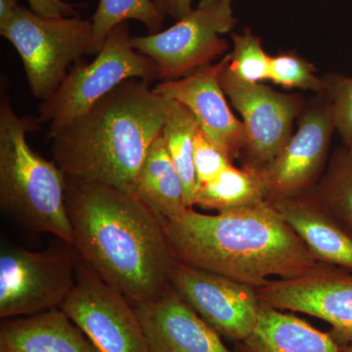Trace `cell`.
<instances>
[{"label":"cell","instance_id":"obj_1","mask_svg":"<svg viewBox=\"0 0 352 352\" xmlns=\"http://www.w3.org/2000/svg\"><path fill=\"white\" fill-rule=\"evenodd\" d=\"M66 208L80 259L135 307L170 286L175 258L163 217L122 190L67 176Z\"/></svg>","mask_w":352,"mask_h":352},{"label":"cell","instance_id":"obj_2","mask_svg":"<svg viewBox=\"0 0 352 352\" xmlns=\"http://www.w3.org/2000/svg\"><path fill=\"white\" fill-rule=\"evenodd\" d=\"M164 220L176 261L254 288L319 263L268 201L217 214L187 208Z\"/></svg>","mask_w":352,"mask_h":352},{"label":"cell","instance_id":"obj_3","mask_svg":"<svg viewBox=\"0 0 352 352\" xmlns=\"http://www.w3.org/2000/svg\"><path fill=\"white\" fill-rule=\"evenodd\" d=\"M168 98L150 82L131 78L50 136L53 162L69 177L133 194L154 141L162 134Z\"/></svg>","mask_w":352,"mask_h":352},{"label":"cell","instance_id":"obj_4","mask_svg":"<svg viewBox=\"0 0 352 352\" xmlns=\"http://www.w3.org/2000/svg\"><path fill=\"white\" fill-rule=\"evenodd\" d=\"M39 124L38 118L20 117L8 97L1 94L0 206L28 228L74 245L65 199L67 176L27 141V134Z\"/></svg>","mask_w":352,"mask_h":352},{"label":"cell","instance_id":"obj_5","mask_svg":"<svg viewBox=\"0 0 352 352\" xmlns=\"http://www.w3.org/2000/svg\"><path fill=\"white\" fill-rule=\"evenodd\" d=\"M129 23L116 25L94 61L76 63L55 94L38 106V120L50 124L48 138L89 110L99 99L131 78H157L150 58L132 47Z\"/></svg>","mask_w":352,"mask_h":352},{"label":"cell","instance_id":"obj_6","mask_svg":"<svg viewBox=\"0 0 352 352\" xmlns=\"http://www.w3.org/2000/svg\"><path fill=\"white\" fill-rule=\"evenodd\" d=\"M0 34L17 50L32 94L41 102L55 94L71 65L87 55L91 21L76 17H43L18 7Z\"/></svg>","mask_w":352,"mask_h":352},{"label":"cell","instance_id":"obj_7","mask_svg":"<svg viewBox=\"0 0 352 352\" xmlns=\"http://www.w3.org/2000/svg\"><path fill=\"white\" fill-rule=\"evenodd\" d=\"M78 252L58 239L41 252L16 245L0 252V317L30 316L60 308L76 284Z\"/></svg>","mask_w":352,"mask_h":352},{"label":"cell","instance_id":"obj_8","mask_svg":"<svg viewBox=\"0 0 352 352\" xmlns=\"http://www.w3.org/2000/svg\"><path fill=\"white\" fill-rule=\"evenodd\" d=\"M236 24L233 0H201L168 30L132 36V47L154 62L157 78L178 80L226 54L229 43L220 36L232 31Z\"/></svg>","mask_w":352,"mask_h":352},{"label":"cell","instance_id":"obj_9","mask_svg":"<svg viewBox=\"0 0 352 352\" xmlns=\"http://www.w3.org/2000/svg\"><path fill=\"white\" fill-rule=\"evenodd\" d=\"M223 59L220 87L242 116L245 129L247 141L240 156L243 166L263 170L293 136L294 122L302 113L305 101L298 95L243 80L228 68L229 54Z\"/></svg>","mask_w":352,"mask_h":352},{"label":"cell","instance_id":"obj_10","mask_svg":"<svg viewBox=\"0 0 352 352\" xmlns=\"http://www.w3.org/2000/svg\"><path fill=\"white\" fill-rule=\"evenodd\" d=\"M60 308L97 352H151L134 305L80 258L75 287Z\"/></svg>","mask_w":352,"mask_h":352},{"label":"cell","instance_id":"obj_11","mask_svg":"<svg viewBox=\"0 0 352 352\" xmlns=\"http://www.w3.org/2000/svg\"><path fill=\"white\" fill-rule=\"evenodd\" d=\"M326 92L305 106L298 127L289 142L261 171L267 201L291 198L312 191L321 179L335 131Z\"/></svg>","mask_w":352,"mask_h":352},{"label":"cell","instance_id":"obj_12","mask_svg":"<svg viewBox=\"0 0 352 352\" xmlns=\"http://www.w3.org/2000/svg\"><path fill=\"white\" fill-rule=\"evenodd\" d=\"M256 292L270 307L327 322L340 344L352 346V271L318 263L298 276L270 280Z\"/></svg>","mask_w":352,"mask_h":352},{"label":"cell","instance_id":"obj_13","mask_svg":"<svg viewBox=\"0 0 352 352\" xmlns=\"http://www.w3.org/2000/svg\"><path fill=\"white\" fill-rule=\"evenodd\" d=\"M170 286L226 339L242 342L258 322L263 302L250 285L175 261Z\"/></svg>","mask_w":352,"mask_h":352},{"label":"cell","instance_id":"obj_14","mask_svg":"<svg viewBox=\"0 0 352 352\" xmlns=\"http://www.w3.org/2000/svg\"><path fill=\"white\" fill-rule=\"evenodd\" d=\"M224 59L184 78L166 80L154 87L157 94L180 102L195 115L201 131L231 157H240L244 150L245 129L230 110L220 87L219 73Z\"/></svg>","mask_w":352,"mask_h":352},{"label":"cell","instance_id":"obj_15","mask_svg":"<svg viewBox=\"0 0 352 352\" xmlns=\"http://www.w3.org/2000/svg\"><path fill=\"white\" fill-rule=\"evenodd\" d=\"M134 307L151 352H232L171 286L155 300Z\"/></svg>","mask_w":352,"mask_h":352},{"label":"cell","instance_id":"obj_16","mask_svg":"<svg viewBox=\"0 0 352 352\" xmlns=\"http://www.w3.org/2000/svg\"><path fill=\"white\" fill-rule=\"evenodd\" d=\"M268 201L307 245L317 263L352 271V236L311 191Z\"/></svg>","mask_w":352,"mask_h":352},{"label":"cell","instance_id":"obj_17","mask_svg":"<svg viewBox=\"0 0 352 352\" xmlns=\"http://www.w3.org/2000/svg\"><path fill=\"white\" fill-rule=\"evenodd\" d=\"M0 351L97 352L61 308L3 319L0 326Z\"/></svg>","mask_w":352,"mask_h":352},{"label":"cell","instance_id":"obj_18","mask_svg":"<svg viewBox=\"0 0 352 352\" xmlns=\"http://www.w3.org/2000/svg\"><path fill=\"white\" fill-rule=\"evenodd\" d=\"M238 344L240 352H342L344 347L331 333L263 302L254 330Z\"/></svg>","mask_w":352,"mask_h":352},{"label":"cell","instance_id":"obj_19","mask_svg":"<svg viewBox=\"0 0 352 352\" xmlns=\"http://www.w3.org/2000/svg\"><path fill=\"white\" fill-rule=\"evenodd\" d=\"M133 194L164 219L179 217L187 210L182 177L163 135L154 141L133 185Z\"/></svg>","mask_w":352,"mask_h":352},{"label":"cell","instance_id":"obj_20","mask_svg":"<svg viewBox=\"0 0 352 352\" xmlns=\"http://www.w3.org/2000/svg\"><path fill=\"white\" fill-rule=\"evenodd\" d=\"M267 201L265 184L261 171L242 166H232L217 178L199 187L195 206L219 212L251 208Z\"/></svg>","mask_w":352,"mask_h":352},{"label":"cell","instance_id":"obj_21","mask_svg":"<svg viewBox=\"0 0 352 352\" xmlns=\"http://www.w3.org/2000/svg\"><path fill=\"white\" fill-rule=\"evenodd\" d=\"M199 127L200 124L195 115L186 106L168 98L162 135L176 170L182 177L185 204L189 208L195 206L198 191L194 164V138Z\"/></svg>","mask_w":352,"mask_h":352},{"label":"cell","instance_id":"obj_22","mask_svg":"<svg viewBox=\"0 0 352 352\" xmlns=\"http://www.w3.org/2000/svg\"><path fill=\"white\" fill-rule=\"evenodd\" d=\"M166 16L154 0H99L92 17V34L87 55H96L116 25L136 20L147 28L150 34L163 29Z\"/></svg>","mask_w":352,"mask_h":352},{"label":"cell","instance_id":"obj_23","mask_svg":"<svg viewBox=\"0 0 352 352\" xmlns=\"http://www.w3.org/2000/svg\"><path fill=\"white\" fill-rule=\"evenodd\" d=\"M319 203L352 236V151L340 148L312 190Z\"/></svg>","mask_w":352,"mask_h":352},{"label":"cell","instance_id":"obj_24","mask_svg":"<svg viewBox=\"0 0 352 352\" xmlns=\"http://www.w3.org/2000/svg\"><path fill=\"white\" fill-rule=\"evenodd\" d=\"M233 50L229 53L228 68L245 82L261 83L270 80V58L263 43L250 29L232 34Z\"/></svg>","mask_w":352,"mask_h":352},{"label":"cell","instance_id":"obj_25","mask_svg":"<svg viewBox=\"0 0 352 352\" xmlns=\"http://www.w3.org/2000/svg\"><path fill=\"white\" fill-rule=\"evenodd\" d=\"M316 68L295 52L280 53L270 58V80L286 89L326 90L325 78L316 75Z\"/></svg>","mask_w":352,"mask_h":352},{"label":"cell","instance_id":"obj_26","mask_svg":"<svg viewBox=\"0 0 352 352\" xmlns=\"http://www.w3.org/2000/svg\"><path fill=\"white\" fill-rule=\"evenodd\" d=\"M325 82L336 129L344 147L352 151V78L331 75L325 78Z\"/></svg>","mask_w":352,"mask_h":352},{"label":"cell","instance_id":"obj_27","mask_svg":"<svg viewBox=\"0 0 352 352\" xmlns=\"http://www.w3.org/2000/svg\"><path fill=\"white\" fill-rule=\"evenodd\" d=\"M194 164L199 188L232 166V160L199 127L194 138Z\"/></svg>","mask_w":352,"mask_h":352},{"label":"cell","instance_id":"obj_28","mask_svg":"<svg viewBox=\"0 0 352 352\" xmlns=\"http://www.w3.org/2000/svg\"><path fill=\"white\" fill-rule=\"evenodd\" d=\"M31 10L43 17H76L80 16L76 4L64 0H27Z\"/></svg>","mask_w":352,"mask_h":352},{"label":"cell","instance_id":"obj_29","mask_svg":"<svg viewBox=\"0 0 352 352\" xmlns=\"http://www.w3.org/2000/svg\"><path fill=\"white\" fill-rule=\"evenodd\" d=\"M155 4L164 16L179 21L192 10V0H154Z\"/></svg>","mask_w":352,"mask_h":352},{"label":"cell","instance_id":"obj_30","mask_svg":"<svg viewBox=\"0 0 352 352\" xmlns=\"http://www.w3.org/2000/svg\"><path fill=\"white\" fill-rule=\"evenodd\" d=\"M18 7L17 0H0V29L10 22Z\"/></svg>","mask_w":352,"mask_h":352},{"label":"cell","instance_id":"obj_31","mask_svg":"<svg viewBox=\"0 0 352 352\" xmlns=\"http://www.w3.org/2000/svg\"><path fill=\"white\" fill-rule=\"evenodd\" d=\"M342 352H352V346L351 344L349 346H344Z\"/></svg>","mask_w":352,"mask_h":352},{"label":"cell","instance_id":"obj_32","mask_svg":"<svg viewBox=\"0 0 352 352\" xmlns=\"http://www.w3.org/2000/svg\"><path fill=\"white\" fill-rule=\"evenodd\" d=\"M0 352H4V351H0Z\"/></svg>","mask_w":352,"mask_h":352}]
</instances>
